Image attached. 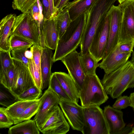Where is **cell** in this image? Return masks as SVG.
Here are the masks:
<instances>
[{"mask_svg": "<svg viewBox=\"0 0 134 134\" xmlns=\"http://www.w3.org/2000/svg\"><path fill=\"white\" fill-rule=\"evenodd\" d=\"M101 81L107 94L117 98L127 89L134 87V63L128 60L115 71L105 74Z\"/></svg>", "mask_w": 134, "mask_h": 134, "instance_id": "obj_1", "label": "cell"}, {"mask_svg": "<svg viewBox=\"0 0 134 134\" xmlns=\"http://www.w3.org/2000/svg\"><path fill=\"white\" fill-rule=\"evenodd\" d=\"M86 16V13L72 21L64 34L58 40L53 56V62L61 60L67 54L77 48L81 42Z\"/></svg>", "mask_w": 134, "mask_h": 134, "instance_id": "obj_2", "label": "cell"}, {"mask_svg": "<svg viewBox=\"0 0 134 134\" xmlns=\"http://www.w3.org/2000/svg\"><path fill=\"white\" fill-rule=\"evenodd\" d=\"M79 99L83 107H99L108 100L107 94L96 74L86 76L80 90Z\"/></svg>", "mask_w": 134, "mask_h": 134, "instance_id": "obj_3", "label": "cell"}, {"mask_svg": "<svg viewBox=\"0 0 134 134\" xmlns=\"http://www.w3.org/2000/svg\"><path fill=\"white\" fill-rule=\"evenodd\" d=\"M83 134H109L103 111L99 106L83 107Z\"/></svg>", "mask_w": 134, "mask_h": 134, "instance_id": "obj_4", "label": "cell"}, {"mask_svg": "<svg viewBox=\"0 0 134 134\" xmlns=\"http://www.w3.org/2000/svg\"><path fill=\"white\" fill-rule=\"evenodd\" d=\"M40 26L29 10L16 16L10 35L14 34L20 35L33 42V45H40Z\"/></svg>", "mask_w": 134, "mask_h": 134, "instance_id": "obj_5", "label": "cell"}, {"mask_svg": "<svg viewBox=\"0 0 134 134\" xmlns=\"http://www.w3.org/2000/svg\"><path fill=\"white\" fill-rule=\"evenodd\" d=\"M119 5L122 18L118 45L134 40V0H127Z\"/></svg>", "mask_w": 134, "mask_h": 134, "instance_id": "obj_6", "label": "cell"}, {"mask_svg": "<svg viewBox=\"0 0 134 134\" xmlns=\"http://www.w3.org/2000/svg\"><path fill=\"white\" fill-rule=\"evenodd\" d=\"M109 30V18L107 14L104 21L96 30L89 49V52L98 62L103 59Z\"/></svg>", "mask_w": 134, "mask_h": 134, "instance_id": "obj_7", "label": "cell"}, {"mask_svg": "<svg viewBox=\"0 0 134 134\" xmlns=\"http://www.w3.org/2000/svg\"><path fill=\"white\" fill-rule=\"evenodd\" d=\"M40 98L41 104L34 118L38 129L49 118L55 108L59 105L60 101L57 94L49 87Z\"/></svg>", "mask_w": 134, "mask_h": 134, "instance_id": "obj_8", "label": "cell"}, {"mask_svg": "<svg viewBox=\"0 0 134 134\" xmlns=\"http://www.w3.org/2000/svg\"><path fill=\"white\" fill-rule=\"evenodd\" d=\"M107 15L109 18V30L103 59L107 56L110 52L114 49L118 45L122 12L119 5L115 6L113 5Z\"/></svg>", "mask_w": 134, "mask_h": 134, "instance_id": "obj_9", "label": "cell"}, {"mask_svg": "<svg viewBox=\"0 0 134 134\" xmlns=\"http://www.w3.org/2000/svg\"><path fill=\"white\" fill-rule=\"evenodd\" d=\"M70 126L62 110L58 105L39 130L44 134H65L69 131Z\"/></svg>", "mask_w": 134, "mask_h": 134, "instance_id": "obj_10", "label": "cell"}, {"mask_svg": "<svg viewBox=\"0 0 134 134\" xmlns=\"http://www.w3.org/2000/svg\"><path fill=\"white\" fill-rule=\"evenodd\" d=\"M60 100L59 105L72 129L81 132L84 125L83 107L72 100Z\"/></svg>", "mask_w": 134, "mask_h": 134, "instance_id": "obj_11", "label": "cell"}, {"mask_svg": "<svg viewBox=\"0 0 134 134\" xmlns=\"http://www.w3.org/2000/svg\"><path fill=\"white\" fill-rule=\"evenodd\" d=\"M13 59L16 73L13 85L10 90L18 96L35 84L28 68L21 62Z\"/></svg>", "mask_w": 134, "mask_h": 134, "instance_id": "obj_12", "label": "cell"}, {"mask_svg": "<svg viewBox=\"0 0 134 134\" xmlns=\"http://www.w3.org/2000/svg\"><path fill=\"white\" fill-rule=\"evenodd\" d=\"M40 45L55 50L59 40L57 22L55 16L44 18L40 25Z\"/></svg>", "mask_w": 134, "mask_h": 134, "instance_id": "obj_13", "label": "cell"}, {"mask_svg": "<svg viewBox=\"0 0 134 134\" xmlns=\"http://www.w3.org/2000/svg\"><path fill=\"white\" fill-rule=\"evenodd\" d=\"M61 60L80 90L86 75L80 63L79 53L75 50L65 56Z\"/></svg>", "mask_w": 134, "mask_h": 134, "instance_id": "obj_14", "label": "cell"}, {"mask_svg": "<svg viewBox=\"0 0 134 134\" xmlns=\"http://www.w3.org/2000/svg\"><path fill=\"white\" fill-rule=\"evenodd\" d=\"M132 52H120L116 47L110 52L102 62L99 67L103 69L105 74H109L118 69L129 60Z\"/></svg>", "mask_w": 134, "mask_h": 134, "instance_id": "obj_15", "label": "cell"}, {"mask_svg": "<svg viewBox=\"0 0 134 134\" xmlns=\"http://www.w3.org/2000/svg\"><path fill=\"white\" fill-rule=\"evenodd\" d=\"M103 111L109 134H120L126 126L123 112L109 105L104 107Z\"/></svg>", "mask_w": 134, "mask_h": 134, "instance_id": "obj_16", "label": "cell"}, {"mask_svg": "<svg viewBox=\"0 0 134 134\" xmlns=\"http://www.w3.org/2000/svg\"><path fill=\"white\" fill-rule=\"evenodd\" d=\"M53 54L52 49L46 47L43 48L41 63L42 90L49 86L52 74L51 70L53 62Z\"/></svg>", "mask_w": 134, "mask_h": 134, "instance_id": "obj_17", "label": "cell"}, {"mask_svg": "<svg viewBox=\"0 0 134 134\" xmlns=\"http://www.w3.org/2000/svg\"><path fill=\"white\" fill-rule=\"evenodd\" d=\"M63 89L72 101L78 103L79 99L80 89L69 75L65 72H54Z\"/></svg>", "mask_w": 134, "mask_h": 134, "instance_id": "obj_18", "label": "cell"}, {"mask_svg": "<svg viewBox=\"0 0 134 134\" xmlns=\"http://www.w3.org/2000/svg\"><path fill=\"white\" fill-rule=\"evenodd\" d=\"M16 15L10 14L3 18L0 22V50L11 51L9 38Z\"/></svg>", "mask_w": 134, "mask_h": 134, "instance_id": "obj_19", "label": "cell"}, {"mask_svg": "<svg viewBox=\"0 0 134 134\" xmlns=\"http://www.w3.org/2000/svg\"><path fill=\"white\" fill-rule=\"evenodd\" d=\"M97 0H74L68 2L64 8L68 9L72 21L86 13Z\"/></svg>", "mask_w": 134, "mask_h": 134, "instance_id": "obj_20", "label": "cell"}, {"mask_svg": "<svg viewBox=\"0 0 134 134\" xmlns=\"http://www.w3.org/2000/svg\"><path fill=\"white\" fill-rule=\"evenodd\" d=\"M40 131L34 120L24 121L10 127L8 134H39Z\"/></svg>", "mask_w": 134, "mask_h": 134, "instance_id": "obj_21", "label": "cell"}, {"mask_svg": "<svg viewBox=\"0 0 134 134\" xmlns=\"http://www.w3.org/2000/svg\"><path fill=\"white\" fill-rule=\"evenodd\" d=\"M37 100H18L9 107L5 108V111L10 118L13 121L14 124H15L19 117L25 110Z\"/></svg>", "mask_w": 134, "mask_h": 134, "instance_id": "obj_22", "label": "cell"}, {"mask_svg": "<svg viewBox=\"0 0 134 134\" xmlns=\"http://www.w3.org/2000/svg\"><path fill=\"white\" fill-rule=\"evenodd\" d=\"M80 63L86 75L96 74V70L99 63L92 55L88 52L83 55H80Z\"/></svg>", "mask_w": 134, "mask_h": 134, "instance_id": "obj_23", "label": "cell"}, {"mask_svg": "<svg viewBox=\"0 0 134 134\" xmlns=\"http://www.w3.org/2000/svg\"><path fill=\"white\" fill-rule=\"evenodd\" d=\"M55 17L56 20L59 39L64 34L72 21L68 10L64 8L59 12Z\"/></svg>", "mask_w": 134, "mask_h": 134, "instance_id": "obj_24", "label": "cell"}, {"mask_svg": "<svg viewBox=\"0 0 134 134\" xmlns=\"http://www.w3.org/2000/svg\"><path fill=\"white\" fill-rule=\"evenodd\" d=\"M11 51L18 49L29 48L34 44L33 42L23 37L16 34L11 35L9 38Z\"/></svg>", "mask_w": 134, "mask_h": 134, "instance_id": "obj_25", "label": "cell"}, {"mask_svg": "<svg viewBox=\"0 0 134 134\" xmlns=\"http://www.w3.org/2000/svg\"><path fill=\"white\" fill-rule=\"evenodd\" d=\"M19 100L18 97L2 84L0 85V104L6 108Z\"/></svg>", "mask_w": 134, "mask_h": 134, "instance_id": "obj_26", "label": "cell"}, {"mask_svg": "<svg viewBox=\"0 0 134 134\" xmlns=\"http://www.w3.org/2000/svg\"><path fill=\"white\" fill-rule=\"evenodd\" d=\"M41 98L38 99L34 103L27 108L16 121L15 124L24 121L30 120L38 112L41 105Z\"/></svg>", "mask_w": 134, "mask_h": 134, "instance_id": "obj_27", "label": "cell"}, {"mask_svg": "<svg viewBox=\"0 0 134 134\" xmlns=\"http://www.w3.org/2000/svg\"><path fill=\"white\" fill-rule=\"evenodd\" d=\"M49 87L57 94L60 99L71 100L63 89L54 72L52 73Z\"/></svg>", "mask_w": 134, "mask_h": 134, "instance_id": "obj_28", "label": "cell"}, {"mask_svg": "<svg viewBox=\"0 0 134 134\" xmlns=\"http://www.w3.org/2000/svg\"><path fill=\"white\" fill-rule=\"evenodd\" d=\"M10 51L0 50L1 69L0 76L14 65L13 59Z\"/></svg>", "mask_w": 134, "mask_h": 134, "instance_id": "obj_29", "label": "cell"}, {"mask_svg": "<svg viewBox=\"0 0 134 134\" xmlns=\"http://www.w3.org/2000/svg\"><path fill=\"white\" fill-rule=\"evenodd\" d=\"M41 89L35 85L24 91L18 96L19 100H37L42 95Z\"/></svg>", "mask_w": 134, "mask_h": 134, "instance_id": "obj_30", "label": "cell"}, {"mask_svg": "<svg viewBox=\"0 0 134 134\" xmlns=\"http://www.w3.org/2000/svg\"><path fill=\"white\" fill-rule=\"evenodd\" d=\"M28 68L35 85L38 88L41 89L42 80L41 72L35 64L33 59H29Z\"/></svg>", "mask_w": 134, "mask_h": 134, "instance_id": "obj_31", "label": "cell"}, {"mask_svg": "<svg viewBox=\"0 0 134 134\" xmlns=\"http://www.w3.org/2000/svg\"><path fill=\"white\" fill-rule=\"evenodd\" d=\"M15 69L14 65L0 76V83L10 90L13 85L15 76Z\"/></svg>", "mask_w": 134, "mask_h": 134, "instance_id": "obj_32", "label": "cell"}, {"mask_svg": "<svg viewBox=\"0 0 134 134\" xmlns=\"http://www.w3.org/2000/svg\"><path fill=\"white\" fill-rule=\"evenodd\" d=\"M37 0H13L12 7L24 13L29 10Z\"/></svg>", "mask_w": 134, "mask_h": 134, "instance_id": "obj_33", "label": "cell"}, {"mask_svg": "<svg viewBox=\"0 0 134 134\" xmlns=\"http://www.w3.org/2000/svg\"><path fill=\"white\" fill-rule=\"evenodd\" d=\"M29 11L32 18L40 26L44 18L42 5L40 0H37Z\"/></svg>", "mask_w": 134, "mask_h": 134, "instance_id": "obj_34", "label": "cell"}, {"mask_svg": "<svg viewBox=\"0 0 134 134\" xmlns=\"http://www.w3.org/2000/svg\"><path fill=\"white\" fill-rule=\"evenodd\" d=\"M28 49L27 48H23L11 51L13 59L21 62L28 68L29 66V59L26 57L25 53Z\"/></svg>", "mask_w": 134, "mask_h": 134, "instance_id": "obj_35", "label": "cell"}, {"mask_svg": "<svg viewBox=\"0 0 134 134\" xmlns=\"http://www.w3.org/2000/svg\"><path fill=\"white\" fill-rule=\"evenodd\" d=\"M30 50L33 54L34 61L41 72V58L42 54L43 48L40 45H34L30 48Z\"/></svg>", "mask_w": 134, "mask_h": 134, "instance_id": "obj_36", "label": "cell"}, {"mask_svg": "<svg viewBox=\"0 0 134 134\" xmlns=\"http://www.w3.org/2000/svg\"><path fill=\"white\" fill-rule=\"evenodd\" d=\"M5 108H0V128H9L14 122L5 111Z\"/></svg>", "mask_w": 134, "mask_h": 134, "instance_id": "obj_37", "label": "cell"}, {"mask_svg": "<svg viewBox=\"0 0 134 134\" xmlns=\"http://www.w3.org/2000/svg\"><path fill=\"white\" fill-rule=\"evenodd\" d=\"M130 105L129 97L126 96H120L117 98L112 107L119 110L126 108Z\"/></svg>", "mask_w": 134, "mask_h": 134, "instance_id": "obj_38", "label": "cell"}, {"mask_svg": "<svg viewBox=\"0 0 134 134\" xmlns=\"http://www.w3.org/2000/svg\"><path fill=\"white\" fill-rule=\"evenodd\" d=\"M134 47V40L128 42L119 44L116 47L120 53L132 52Z\"/></svg>", "mask_w": 134, "mask_h": 134, "instance_id": "obj_39", "label": "cell"}, {"mask_svg": "<svg viewBox=\"0 0 134 134\" xmlns=\"http://www.w3.org/2000/svg\"><path fill=\"white\" fill-rule=\"evenodd\" d=\"M44 18L48 19L51 17L49 12V0H42Z\"/></svg>", "mask_w": 134, "mask_h": 134, "instance_id": "obj_40", "label": "cell"}, {"mask_svg": "<svg viewBox=\"0 0 134 134\" xmlns=\"http://www.w3.org/2000/svg\"><path fill=\"white\" fill-rule=\"evenodd\" d=\"M70 0H60L55 8L54 15L55 16L59 12L63 10Z\"/></svg>", "mask_w": 134, "mask_h": 134, "instance_id": "obj_41", "label": "cell"}, {"mask_svg": "<svg viewBox=\"0 0 134 134\" xmlns=\"http://www.w3.org/2000/svg\"><path fill=\"white\" fill-rule=\"evenodd\" d=\"M49 1L51 17L52 16H54V6L53 0H49Z\"/></svg>", "mask_w": 134, "mask_h": 134, "instance_id": "obj_42", "label": "cell"}, {"mask_svg": "<svg viewBox=\"0 0 134 134\" xmlns=\"http://www.w3.org/2000/svg\"><path fill=\"white\" fill-rule=\"evenodd\" d=\"M129 97L130 102V106L132 107L134 110V92L131 93Z\"/></svg>", "mask_w": 134, "mask_h": 134, "instance_id": "obj_43", "label": "cell"}, {"mask_svg": "<svg viewBox=\"0 0 134 134\" xmlns=\"http://www.w3.org/2000/svg\"><path fill=\"white\" fill-rule=\"evenodd\" d=\"M25 56L28 59H33V54L32 51L30 50V51L27 50L25 52Z\"/></svg>", "mask_w": 134, "mask_h": 134, "instance_id": "obj_44", "label": "cell"}, {"mask_svg": "<svg viewBox=\"0 0 134 134\" xmlns=\"http://www.w3.org/2000/svg\"><path fill=\"white\" fill-rule=\"evenodd\" d=\"M60 0H53L54 6V10L55 7L57 6Z\"/></svg>", "mask_w": 134, "mask_h": 134, "instance_id": "obj_45", "label": "cell"}, {"mask_svg": "<svg viewBox=\"0 0 134 134\" xmlns=\"http://www.w3.org/2000/svg\"><path fill=\"white\" fill-rule=\"evenodd\" d=\"M131 60L134 63V51L132 52Z\"/></svg>", "mask_w": 134, "mask_h": 134, "instance_id": "obj_46", "label": "cell"}, {"mask_svg": "<svg viewBox=\"0 0 134 134\" xmlns=\"http://www.w3.org/2000/svg\"><path fill=\"white\" fill-rule=\"evenodd\" d=\"M129 134H134V127H132L130 132Z\"/></svg>", "mask_w": 134, "mask_h": 134, "instance_id": "obj_47", "label": "cell"}, {"mask_svg": "<svg viewBox=\"0 0 134 134\" xmlns=\"http://www.w3.org/2000/svg\"><path fill=\"white\" fill-rule=\"evenodd\" d=\"M127 0H118V1L120 4H121Z\"/></svg>", "mask_w": 134, "mask_h": 134, "instance_id": "obj_48", "label": "cell"}]
</instances>
